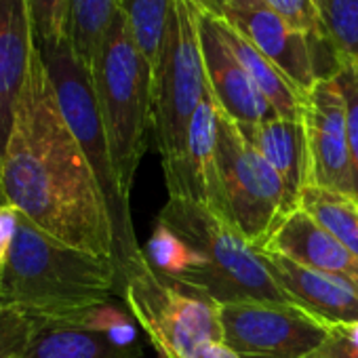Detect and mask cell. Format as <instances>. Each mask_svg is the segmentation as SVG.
I'll return each instance as SVG.
<instances>
[{
    "mask_svg": "<svg viewBox=\"0 0 358 358\" xmlns=\"http://www.w3.org/2000/svg\"><path fill=\"white\" fill-rule=\"evenodd\" d=\"M0 201L49 236L114 262V234L95 173L34 51L0 156Z\"/></svg>",
    "mask_w": 358,
    "mask_h": 358,
    "instance_id": "cell-1",
    "label": "cell"
},
{
    "mask_svg": "<svg viewBox=\"0 0 358 358\" xmlns=\"http://www.w3.org/2000/svg\"><path fill=\"white\" fill-rule=\"evenodd\" d=\"M118 289L112 259L70 247L22 217L11 255L0 270V306L41 322L76 320Z\"/></svg>",
    "mask_w": 358,
    "mask_h": 358,
    "instance_id": "cell-2",
    "label": "cell"
},
{
    "mask_svg": "<svg viewBox=\"0 0 358 358\" xmlns=\"http://www.w3.org/2000/svg\"><path fill=\"white\" fill-rule=\"evenodd\" d=\"M36 49L49 72L59 110L101 188L114 234V266L118 272L120 289L122 282L139 266L145 264V257L133 230L131 196L122 190L120 177L114 166L91 66L76 53L70 36L36 43Z\"/></svg>",
    "mask_w": 358,
    "mask_h": 358,
    "instance_id": "cell-3",
    "label": "cell"
},
{
    "mask_svg": "<svg viewBox=\"0 0 358 358\" xmlns=\"http://www.w3.org/2000/svg\"><path fill=\"white\" fill-rule=\"evenodd\" d=\"M156 222L169 226L205 259L201 270L179 282L182 287L209 297L217 306L245 301L293 306L287 293L270 276L259 249L211 209L169 196Z\"/></svg>",
    "mask_w": 358,
    "mask_h": 358,
    "instance_id": "cell-4",
    "label": "cell"
},
{
    "mask_svg": "<svg viewBox=\"0 0 358 358\" xmlns=\"http://www.w3.org/2000/svg\"><path fill=\"white\" fill-rule=\"evenodd\" d=\"M91 74L122 190L131 196L152 131V68L118 9L97 43Z\"/></svg>",
    "mask_w": 358,
    "mask_h": 358,
    "instance_id": "cell-5",
    "label": "cell"
},
{
    "mask_svg": "<svg viewBox=\"0 0 358 358\" xmlns=\"http://www.w3.org/2000/svg\"><path fill=\"white\" fill-rule=\"evenodd\" d=\"M209 93L199 36V15L190 0H173L160 51L152 68V137L164 173L186 150L190 120Z\"/></svg>",
    "mask_w": 358,
    "mask_h": 358,
    "instance_id": "cell-6",
    "label": "cell"
},
{
    "mask_svg": "<svg viewBox=\"0 0 358 358\" xmlns=\"http://www.w3.org/2000/svg\"><path fill=\"white\" fill-rule=\"evenodd\" d=\"M120 293L160 358H196L207 343L222 341L220 306L158 276L148 262L122 282Z\"/></svg>",
    "mask_w": 358,
    "mask_h": 358,
    "instance_id": "cell-7",
    "label": "cell"
},
{
    "mask_svg": "<svg viewBox=\"0 0 358 358\" xmlns=\"http://www.w3.org/2000/svg\"><path fill=\"white\" fill-rule=\"evenodd\" d=\"M217 164L224 220L253 247L262 249L293 207L278 173L222 110L217 122Z\"/></svg>",
    "mask_w": 358,
    "mask_h": 358,
    "instance_id": "cell-8",
    "label": "cell"
},
{
    "mask_svg": "<svg viewBox=\"0 0 358 358\" xmlns=\"http://www.w3.org/2000/svg\"><path fill=\"white\" fill-rule=\"evenodd\" d=\"M220 320L222 341L241 358H303L331 329L297 306L270 301L220 306Z\"/></svg>",
    "mask_w": 358,
    "mask_h": 358,
    "instance_id": "cell-9",
    "label": "cell"
},
{
    "mask_svg": "<svg viewBox=\"0 0 358 358\" xmlns=\"http://www.w3.org/2000/svg\"><path fill=\"white\" fill-rule=\"evenodd\" d=\"M303 127L310 160V184L354 199L345 99L335 76L316 80L306 93Z\"/></svg>",
    "mask_w": 358,
    "mask_h": 358,
    "instance_id": "cell-10",
    "label": "cell"
},
{
    "mask_svg": "<svg viewBox=\"0 0 358 358\" xmlns=\"http://www.w3.org/2000/svg\"><path fill=\"white\" fill-rule=\"evenodd\" d=\"M217 122L220 108L209 91L190 120L184 156L173 171L164 173V182L169 196L199 203L224 217V194L217 164Z\"/></svg>",
    "mask_w": 358,
    "mask_h": 358,
    "instance_id": "cell-11",
    "label": "cell"
},
{
    "mask_svg": "<svg viewBox=\"0 0 358 358\" xmlns=\"http://www.w3.org/2000/svg\"><path fill=\"white\" fill-rule=\"evenodd\" d=\"M220 22L245 36L264 57H268L303 95L318 80L314 62V36L293 28L264 0L232 11Z\"/></svg>",
    "mask_w": 358,
    "mask_h": 358,
    "instance_id": "cell-12",
    "label": "cell"
},
{
    "mask_svg": "<svg viewBox=\"0 0 358 358\" xmlns=\"http://www.w3.org/2000/svg\"><path fill=\"white\" fill-rule=\"evenodd\" d=\"M196 15L207 83L217 108L241 127L276 118L268 99L228 47L217 20L201 11H196Z\"/></svg>",
    "mask_w": 358,
    "mask_h": 358,
    "instance_id": "cell-13",
    "label": "cell"
},
{
    "mask_svg": "<svg viewBox=\"0 0 358 358\" xmlns=\"http://www.w3.org/2000/svg\"><path fill=\"white\" fill-rule=\"evenodd\" d=\"M341 280L358 293V257L352 255L303 207L293 209L262 247Z\"/></svg>",
    "mask_w": 358,
    "mask_h": 358,
    "instance_id": "cell-14",
    "label": "cell"
},
{
    "mask_svg": "<svg viewBox=\"0 0 358 358\" xmlns=\"http://www.w3.org/2000/svg\"><path fill=\"white\" fill-rule=\"evenodd\" d=\"M259 255L293 306L306 310L327 327L358 322V293L348 285L280 253L259 249Z\"/></svg>",
    "mask_w": 358,
    "mask_h": 358,
    "instance_id": "cell-15",
    "label": "cell"
},
{
    "mask_svg": "<svg viewBox=\"0 0 358 358\" xmlns=\"http://www.w3.org/2000/svg\"><path fill=\"white\" fill-rule=\"evenodd\" d=\"M36 51L28 0H0V156Z\"/></svg>",
    "mask_w": 358,
    "mask_h": 358,
    "instance_id": "cell-16",
    "label": "cell"
},
{
    "mask_svg": "<svg viewBox=\"0 0 358 358\" xmlns=\"http://www.w3.org/2000/svg\"><path fill=\"white\" fill-rule=\"evenodd\" d=\"M238 129L245 139L278 173L291 207L297 209L301 192L310 184V160L303 120H285L276 116L257 124H238Z\"/></svg>",
    "mask_w": 358,
    "mask_h": 358,
    "instance_id": "cell-17",
    "label": "cell"
},
{
    "mask_svg": "<svg viewBox=\"0 0 358 358\" xmlns=\"http://www.w3.org/2000/svg\"><path fill=\"white\" fill-rule=\"evenodd\" d=\"M24 358H143L139 343L122 348L74 320L43 322Z\"/></svg>",
    "mask_w": 358,
    "mask_h": 358,
    "instance_id": "cell-18",
    "label": "cell"
},
{
    "mask_svg": "<svg viewBox=\"0 0 358 358\" xmlns=\"http://www.w3.org/2000/svg\"><path fill=\"white\" fill-rule=\"evenodd\" d=\"M217 24H220V30H222L228 47L232 49V53L236 55L241 66L247 70V74L251 76L255 87L262 91V95L268 99V103L272 106L276 116L285 118V120H303L306 95L301 91H297L295 85L268 57H264L245 36H241L234 28H230L228 24H224L220 20H217Z\"/></svg>",
    "mask_w": 358,
    "mask_h": 358,
    "instance_id": "cell-19",
    "label": "cell"
},
{
    "mask_svg": "<svg viewBox=\"0 0 358 358\" xmlns=\"http://www.w3.org/2000/svg\"><path fill=\"white\" fill-rule=\"evenodd\" d=\"M299 207H303L352 255L358 257V201L356 199L329 192L310 184L301 192Z\"/></svg>",
    "mask_w": 358,
    "mask_h": 358,
    "instance_id": "cell-20",
    "label": "cell"
},
{
    "mask_svg": "<svg viewBox=\"0 0 358 358\" xmlns=\"http://www.w3.org/2000/svg\"><path fill=\"white\" fill-rule=\"evenodd\" d=\"M143 257L158 276L175 285H179L186 276H190L192 272L205 266V259L201 257V253L192 249L188 243H184L162 222H156L143 247Z\"/></svg>",
    "mask_w": 358,
    "mask_h": 358,
    "instance_id": "cell-21",
    "label": "cell"
},
{
    "mask_svg": "<svg viewBox=\"0 0 358 358\" xmlns=\"http://www.w3.org/2000/svg\"><path fill=\"white\" fill-rule=\"evenodd\" d=\"M322 34L343 66H358V0H314Z\"/></svg>",
    "mask_w": 358,
    "mask_h": 358,
    "instance_id": "cell-22",
    "label": "cell"
},
{
    "mask_svg": "<svg viewBox=\"0 0 358 358\" xmlns=\"http://www.w3.org/2000/svg\"><path fill=\"white\" fill-rule=\"evenodd\" d=\"M118 11L116 0H70L68 36L76 53L91 66L99 38Z\"/></svg>",
    "mask_w": 358,
    "mask_h": 358,
    "instance_id": "cell-23",
    "label": "cell"
},
{
    "mask_svg": "<svg viewBox=\"0 0 358 358\" xmlns=\"http://www.w3.org/2000/svg\"><path fill=\"white\" fill-rule=\"evenodd\" d=\"M116 3L129 20L133 36L150 68H154L173 0H116Z\"/></svg>",
    "mask_w": 358,
    "mask_h": 358,
    "instance_id": "cell-24",
    "label": "cell"
},
{
    "mask_svg": "<svg viewBox=\"0 0 358 358\" xmlns=\"http://www.w3.org/2000/svg\"><path fill=\"white\" fill-rule=\"evenodd\" d=\"M41 324L20 308L0 306V358H24Z\"/></svg>",
    "mask_w": 358,
    "mask_h": 358,
    "instance_id": "cell-25",
    "label": "cell"
},
{
    "mask_svg": "<svg viewBox=\"0 0 358 358\" xmlns=\"http://www.w3.org/2000/svg\"><path fill=\"white\" fill-rule=\"evenodd\" d=\"M74 322H78L85 329H91V331H97V333L106 335L108 339H112L114 343H118L122 348H129V345L137 343L135 318L131 316V312H124V310L112 306L110 301L89 310L87 314H83Z\"/></svg>",
    "mask_w": 358,
    "mask_h": 358,
    "instance_id": "cell-26",
    "label": "cell"
},
{
    "mask_svg": "<svg viewBox=\"0 0 358 358\" xmlns=\"http://www.w3.org/2000/svg\"><path fill=\"white\" fill-rule=\"evenodd\" d=\"M28 3L36 43L68 36L70 0H28Z\"/></svg>",
    "mask_w": 358,
    "mask_h": 358,
    "instance_id": "cell-27",
    "label": "cell"
},
{
    "mask_svg": "<svg viewBox=\"0 0 358 358\" xmlns=\"http://www.w3.org/2000/svg\"><path fill=\"white\" fill-rule=\"evenodd\" d=\"M343 99H345V114H348V143H350V160H352V179H354V199L358 201V68L343 66L335 76Z\"/></svg>",
    "mask_w": 358,
    "mask_h": 358,
    "instance_id": "cell-28",
    "label": "cell"
},
{
    "mask_svg": "<svg viewBox=\"0 0 358 358\" xmlns=\"http://www.w3.org/2000/svg\"><path fill=\"white\" fill-rule=\"evenodd\" d=\"M264 3L293 28L314 38H324L314 0H264Z\"/></svg>",
    "mask_w": 358,
    "mask_h": 358,
    "instance_id": "cell-29",
    "label": "cell"
},
{
    "mask_svg": "<svg viewBox=\"0 0 358 358\" xmlns=\"http://www.w3.org/2000/svg\"><path fill=\"white\" fill-rule=\"evenodd\" d=\"M303 358H358V322L331 327L322 343Z\"/></svg>",
    "mask_w": 358,
    "mask_h": 358,
    "instance_id": "cell-30",
    "label": "cell"
},
{
    "mask_svg": "<svg viewBox=\"0 0 358 358\" xmlns=\"http://www.w3.org/2000/svg\"><path fill=\"white\" fill-rule=\"evenodd\" d=\"M20 224H22V213L15 207L0 201V270H3V266L11 255Z\"/></svg>",
    "mask_w": 358,
    "mask_h": 358,
    "instance_id": "cell-31",
    "label": "cell"
},
{
    "mask_svg": "<svg viewBox=\"0 0 358 358\" xmlns=\"http://www.w3.org/2000/svg\"><path fill=\"white\" fill-rule=\"evenodd\" d=\"M190 3H192V7L196 11H201L205 15H211L215 20H222L228 13L251 7V5L259 3V0H190Z\"/></svg>",
    "mask_w": 358,
    "mask_h": 358,
    "instance_id": "cell-32",
    "label": "cell"
},
{
    "mask_svg": "<svg viewBox=\"0 0 358 358\" xmlns=\"http://www.w3.org/2000/svg\"><path fill=\"white\" fill-rule=\"evenodd\" d=\"M196 358H241L234 350H230L224 341H215V343H207Z\"/></svg>",
    "mask_w": 358,
    "mask_h": 358,
    "instance_id": "cell-33",
    "label": "cell"
},
{
    "mask_svg": "<svg viewBox=\"0 0 358 358\" xmlns=\"http://www.w3.org/2000/svg\"><path fill=\"white\" fill-rule=\"evenodd\" d=\"M356 68H358V66H356Z\"/></svg>",
    "mask_w": 358,
    "mask_h": 358,
    "instance_id": "cell-34",
    "label": "cell"
}]
</instances>
